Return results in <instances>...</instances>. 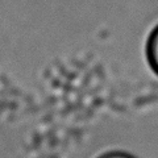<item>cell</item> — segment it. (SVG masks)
<instances>
[{
	"instance_id": "cell-1",
	"label": "cell",
	"mask_w": 158,
	"mask_h": 158,
	"mask_svg": "<svg viewBox=\"0 0 158 158\" xmlns=\"http://www.w3.org/2000/svg\"><path fill=\"white\" fill-rule=\"evenodd\" d=\"M146 56L153 70L158 74V27L154 29V32L149 37L146 46Z\"/></svg>"
},
{
	"instance_id": "cell-2",
	"label": "cell",
	"mask_w": 158,
	"mask_h": 158,
	"mask_svg": "<svg viewBox=\"0 0 158 158\" xmlns=\"http://www.w3.org/2000/svg\"><path fill=\"white\" fill-rule=\"evenodd\" d=\"M100 158H133L132 156L127 154V153H121V152H113V153H108V154L102 156Z\"/></svg>"
}]
</instances>
